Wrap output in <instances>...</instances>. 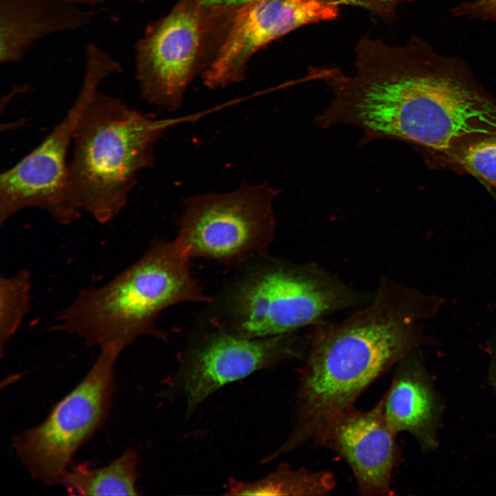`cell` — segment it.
Instances as JSON below:
<instances>
[{
	"mask_svg": "<svg viewBox=\"0 0 496 496\" xmlns=\"http://www.w3.org/2000/svg\"><path fill=\"white\" fill-rule=\"evenodd\" d=\"M355 52L353 74L322 72L333 96L314 119L320 128L353 126L362 144L397 140L433 154L496 132V99L461 58L415 37L397 46L364 38Z\"/></svg>",
	"mask_w": 496,
	"mask_h": 496,
	"instance_id": "1",
	"label": "cell"
},
{
	"mask_svg": "<svg viewBox=\"0 0 496 496\" xmlns=\"http://www.w3.org/2000/svg\"><path fill=\"white\" fill-rule=\"evenodd\" d=\"M436 313L427 293L386 277L347 317L316 325L298 388L294 427L270 458L318 443L375 380L426 341L425 326Z\"/></svg>",
	"mask_w": 496,
	"mask_h": 496,
	"instance_id": "2",
	"label": "cell"
},
{
	"mask_svg": "<svg viewBox=\"0 0 496 496\" xmlns=\"http://www.w3.org/2000/svg\"><path fill=\"white\" fill-rule=\"evenodd\" d=\"M190 258L175 240L156 241L104 284L83 288L58 314L53 328L85 347L123 351L143 335L162 338L156 320L168 307L203 300L189 271Z\"/></svg>",
	"mask_w": 496,
	"mask_h": 496,
	"instance_id": "3",
	"label": "cell"
},
{
	"mask_svg": "<svg viewBox=\"0 0 496 496\" xmlns=\"http://www.w3.org/2000/svg\"><path fill=\"white\" fill-rule=\"evenodd\" d=\"M175 123L98 90L81 116L72 145L68 181L76 208L101 225L116 218L139 172L154 165L156 143Z\"/></svg>",
	"mask_w": 496,
	"mask_h": 496,
	"instance_id": "4",
	"label": "cell"
},
{
	"mask_svg": "<svg viewBox=\"0 0 496 496\" xmlns=\"http://www.w3.org/2000/svg\"><path fill=\"white\" fill-rule=\"evenodd\" d=\"M365 293L309 263H278L248 277L232 301L237 333L263 338L296 333L367 302Z\"/></svg>",
	"mask_w": 496,
	"mask_h": 496,
	"instance_id": "5",
	"label": "cell"
},
{
	"mask_svg": "<svg viewBox=\"0 0 496 496\" xmlns=\"http://www.w3.org/2000/svg\"><path fill=\"white\" fill-rule=\"evenodd\" d=\"M122 71L121 63L99 45H86L82 82L72 106L36 147L0 176L1 225L29 209L42 210L63 225L80 217L69 189V150L90 99L105 79Z\"/></svg>",
	"mask_w": 496,
	"mask_h": 496,
	"instance_id": "6",
	"label": "cell"
},
{
	"mask_svg": "<svg viewBox=\"0 0 496 496\" xmlns=\"http://www.w3.org/2000/svg\"><path fill=\"white\" fill-rule=\"evenodd\" d=\"M121 352L114 347L101 349L83 380L54 406L45 420L13 438V448L34 479L48 486L61 483L74 454L105 424Z\"/></svg>",
	"mask_w": 496,
	"mask_h": 496,
	"instance_id": "7",
	"label": "cell"
},
{
	"mask_svg": "<svg viewBox=\"0 0 496 496\" xmlns=\"http://www.w3.org/2000/svg\"><path fill=\"white\" fill-rule=\"evenodd\" d=\"M279 194L261 183L194 196L183 205L176 240L190 258L225 260L242 256L273 236V204Z\"/></svg>",
	"mask_w": 496,
	"mask_h": 496,
	"instance_id": "8",
	"label": "cell"
},
{
	"mask_svg": "<svg viewBox=\"0 0 496 496\" xmlns=\"http://www.w3.org/2000/svg\"><path fill=\"white\" fill-rule=\"evenodd\" d=\"M198 12L177 6L150 25L135 45V76L142 98L167 111L182 105L201 45Z\"/></svg>",
	"mask_w": 496,
	"mask_h": 496,
	"instance_id": "9",
	"label": "cell"
},
{
	"mask_svg": "<svg viewBox=\"0 0 496 496\" xmlns=\"http://www.w3.org/2000/svg\"><path fill=\"white\" fill-rule=\"evenodd\" d=\"M338 4L335 0H256L240 7L204 73L205 84L218 88L239 81L260 48L302 25L334 19Z\"/></svg>",
	"mask_w": 496,
	"mask_h": 496,
	"instance_id": "10",
	"label": "cell"
},
{
	"mask_svg": "<svg viewBox=\"0 0 496 496\" xmlns=\"http://www.w3.org/2000/svg\"><path fill=\"white\" fill-rule=\"evenodd\" d=\"M302 353L295 333L263 338L216 333L194 351L183 369L187 408L193 410L226 384Z\"/></svg>",
	"mask_w": 496,
	"mask_h": 496,
	"instance_id": "11",
	"label": "cell"
},
{
	"mask_svg": "<svg viewBox=\"0 0 496 496\" xmlns=\"http://www.w3.org/2000/svg\"><path fill=\"white\" fill-rule=\"evenodd\" d=\"M395 435L385 419L382 397L369 410L353 409L343 415L318 443L346 461L361 495H391L392 472L398 455Z\"/></svg>",
	"mask_w": 496,
	"mask_h": 496,
	"instance_id": "12",
	"label": "cell"
},
{
	"mask_svg": "<svg viewBox=\"0 0 496 496\" xmlns=\"http://www.w3.org/2000/svg\"><path fill=\"white\" fill-rule=\"evenodd\" d=\"M96 14L69 0H0V63L21 62L38 41L85 27Z\"/></svg>",
	"mask_w": 496,
	"mask_h": 496,
	"instance_id": "13",
	"label": "cell"
},
{
	"mask_svg": "<svg viewBox=\"0 0 496 496\" xmlns=\"http://www.w3.org/2000/svg\"><path fill=\"white\" fill-rule=\"evenodd\" d=\"M415 350L397 363L383 397L384 414L395 433L411 434L424 449L435 446L440 407L435 392Z\"/></svg>",
	"mask_w": 496,
	"mask_h": 496,
	"instance_id": "14",
	"label": "cell"
},
{
	"mask_svg": "<svg viewBox=\"0 0 496 496\" xmlns=\"http://www.w3.org/2000/svg\"><path fill=\"white\" fill-rule=\"evenodd\" d=\"M138 464L137 451L130 448L103 468H92L84 463L69 468L61 484L71 495H137Z\"/></svg>",
	"mask_w": 496,
	"mask_h": 496,
	"instance_id": "15",
	"label": "cell"
},
{
	"mask_svg": "<svg viewBox=\"0 0 496 496\" xmlns=\"http://www.w3.org/2000/svg\"><path fill=\"white\" fill-rule=\"evenodd\" d=\"M336 486L334 475L326 471L293 469L280 465L265 477L245 483L231 482L227 495H325Z\"/></svg>",
	"mask_w": 496,
	"mask_h": 496,
	"instance_id": "16",
	"label": "cell"
},
{
	"mask_svg": "<svg viewBox=\"0 0 496 496\" xmlns=\"http://www.w3.org/2000/svg\"><path fill=\"white\" fill-rule=\"evenodd\" d=\"M437 154L457 170L496 189V132L462 137Z\"/></svg>",
	"mask_w": 496,
	"mask_h": 496,
	"instance_id": "17",
	"label": "cell"
},
{
	"mask_svg": "<svg viewBox=\"0 0 496 496\" xmlns=\"http://www.w3.org/2000/svg\"><path fill=\"white\" fill-rule=\"evenodd\" d=\"M31 275L21 269L0 277V353L22 325L30 310Z\"/></svg>",
	"mask_w": 496,
	"mask_h": 496,
	"instance_id": "18",
	"label": "cell"
},
{
	"mask_svg": "<svg viewBox=\"0 0 496 496\" xmlns=\"http://www.w3.org/2000/svg\"><path fill=\"white\" fill-rule=\"evenodd\" d=\"M450 12L455 17L480 19L496 24V0H468L453 6Z\"/></svg>",
	"mask_w": 496,
	"mask_h": 496,
	"instance_id": "19",
	"label": "cell"
},
{
	"mask_svg": "<svg viewBox=\"0 0 496 496\" xmlns=\"http://www.w3.org/2000/svg\"><path fill=\"white\" fill-rule=\"evenodd\" d=\"M338 3H346L367 9L380 17H388L395 12L397 6L411 0H335Z\"/></svg>",
	"mask_w": 496,
	"mask_h": 496,
	"instance_id": "20",
	"label": "cell"
},
{
	"mask_svg": "<svg viewBox=\"0 0 496 496\" xmlns=\"http://www.w3.org/2000/svg\"><path fill=\"white\" fill-rule=\"evenodd\" d=\"M199 2L208 7L243 6L256 0H198Z\"/></svg>",
	"mask_w": 496,
	"mask_h": 496,
	"instance_id": "21",
	"label": "cell"
},
{
	"mask_svg": "<svg viewBox=\"0 0 496 496\" xmlns=\"http://www.w3.org/2000/svg\"><path fill=\"white\" fill-rule=\"evenodd\" d=\"M70 1L74 3L79 6H95L99 4L106 3L112 0H69Z\"/></svg>",
	"mask_w": 496,
	"mask_h": 496,
	"instance_id": "22",
	"label": "cell"
},
{
	"mask_svg": "<svg viewBox=\"0 0 496 496\" xmlns=\"http://www.w3.org/2000/svg\"><path fill=\"white\" fill-rule=\"evenodd\" d=\"M490 379L493 386L496 391V341L492 364L490 366Z\"/></svg>",
	"mask_w": 496,
	"mask_h": 496,
	"instance_id": "23",
	"label": "cell"
}]
</instances>
